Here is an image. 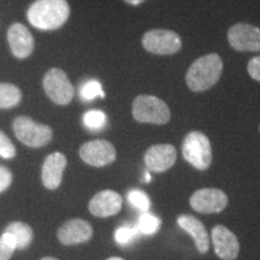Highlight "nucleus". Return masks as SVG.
I'll return each mask as SVG.
<instances>
[{
    "instance_id": "obj_7",
    "label": "nucleus",
    "mask_w": 260,
    "mask_h": 260,
    "mask_svg": "<svg viewBox=\"0 0 260 260\" xmlns=\"http://www.w3.org/2000/svg\"><path fill=\"white\" fill-rule=\"evenodd\" d=\"M45 93L57 105H68L75 95V88L71 81L59 68H52L45 74L42 80Z\"/></svg>"
},
{
    "instance_id": "obj_12",
    "label": "nucleus",
    "mask_w": 260,
    "mask_h": 260,
    "mask_svg": "<svg viewBox=\"0 0 260 260\" xmlns=\"http://www.w3.org/2000/svg\"><path fill=\"white\" fill-rule=\"evenodd\" d=\"M177 159L176 148L170 144L151 146L146 151L144 160L146 168L152 172H164L174 167Z\"/></svg>"
},
{
    "instance_id": "obj_25",
    "label": "nucleus",
    "mask_w": 260,
    "mask_h": 260,
    "mask_svg": "<svg viewBox=\"0 0 260 260\" xmlns=\"http://www.w3.org/2000/svg\"><path fill=\"white\" fill-rule=\"evenodd\" d=\"M16 251V245L8 234H3L0 236V260H10L14 252Z\"/></svg>"
},
{
    "instance_id": "obj_10",
    "label": "nucleus",
    "mask_w": 260,
    "mask_h": 260,
    "mask_svg": "<svg viewBox=\"0 0 260 260\" xmlns=\"http://www.w3.org/2000/svg\"><path fill=\"white\" fill-rule=\"evenodd\" d=\"M191 209L200 213H219L228 205V197L217 188H203L190 197Z\"/></svg>"
},
{
    "instance_id": "obj_13",
    "label": "nucleus",
    "mask_w": 260,
    "mask_h": 260,
    "mask_svg": "<svg viewBox=\"0 0 260 260\" xmlns=\"http://www.w3.org/2000/svg\"><path fill=\"white\" fill-rule=\"evenodd\" d=\"M212 243L216 254L223 260H235L240 252V243L235 234L226 226L217 225L212 229Z\"/></svg>"
},
{
    "instance_id": "obj_23",
    "label": "nucleus",
    "mask_w": 260,
    "mask_h": 260,
    "mask_svg": "<svg viewBox=\"0 0 260 260\" xmlns=\"http://www.w3.org/2000/svg\"><path fill=\"white\" fill-rule=\"evenodd\" d=\"M128 201L133 207L141 212H147L151 207V199L144 190L132 189L128 193Z\"/></svg>"
},
{
    "instance_id": "obj_9",
    "label": "nucleus",
    "mask_w": 260,
    "mask_h": 260,
    "mask_svg": "<svg viewBox=\"0 0 260 260\" xmlns=\"http://www.w3.org/2000/svg\"><path fill=\"white\" fill-rule=\"evenodd\" d=\"M116 148L106 140H93L82 145L80 157L86 164L95 168L106 167L116 160Z\"/></svg>"
},
{
    "instance_id": "obj_18",
    "label": "nucleus",
    "mask_w": 260,
    "mask_h": 260,
    "mask_svg": "<svg viewBox=\"0 0 260 260\" xmlns=\"http://www.w3.org/2000/svg\"><path fill=\"white\" fill-rule=\"evenodd\" d=\"M5 234L11 237L15 242L16 249H24L30 245L32 240V230L28 224L22 222H14L6 226Z\"/></svg>"
},
{
    "instance_id": "obj_31",
    "label": "nucleus",
    "mask_w": 260,
    "mask_h": 260,
    "mask_svg": "<svg viewBox=\"0 0 260 260\" xmlns=\"http://www.w3.org/2000/svg\"><path fill=\"white\" fill-rule=\"evenodd\" d=\"M106 260H124V259L118 258V256H112V258H109V259H106Z\"/></svg>"
},
{
    "instance_id": "obj_3",
    "label": "nucleus",
    "mask_w": 260,
    "mask_h": 260,
    "mask_svg": "<svg viewBox=\"0 0 260 260\" xmlns=\"http://www.w3.org/2000/svg\"><path fill=\"white\" fill-rule=\"evenodd\" d=\"M133 117L140 123L162 125L171 119L167 103L154 95H138L133 102Z\"/></svg>"
},
{
    "instance_id": "obj_30",
    "label": "nucleus",
    "mask_w": 260,
    "mask_h": 260,
    "mask_svg": "<svg viewBox=\"0 0 260 260\" xmlns=\"http://www.w3.org/2000/svg\"><path fill=\"white\" fill-rule=\"evenodd\" d=\"M151 180H152V178H151V175H149V172H146V174H145V181L149 182Z\"/></svg>"
},
{
    "instance_id": "obj_19",
    "label": "nucleus",
    "mask_w": 260,
    "mask_h": 260,
    "mask_svg": "<svg viewBox=\"0 0 260 260\" xmlns=\"http://www.w3.org/2000/svg\"><path fill=\"white\" fill-rule=\"evenodd\" d=\"M22 100V92L12 83H0V109H12Z\"/></svg>"
},
{
    "instance_id": "obj_28",
    "label": "nucleus",
    "mask_w": 260,
    "mask_h": 260,
    "mask_svg": "<svg viewBox=\"0 0 260 260\" xmlns=\"http://www.w3.org/2000/svg\"><path fill=\"white\" fill-rule=\"evenodd\" d=\"M247 71L253 80L260 82V56L253 57L247 64Z\"/></svg>"
},
{
    "instance_id": "obj_27",
    "label": "nucleus",
    "mask_w": 260,
    "mask_h": 260,
    "mask_svg": "<svg viewBox=\"0 0 260 260\" xmlns=\"http://www.w3.org/2000/svg\"><path fill=\"white\" fill-rule=\"evenodd\" d=\"M12 174L4 165H0V193L5 191L11 186Z\"/></svg>"
},
{
    "instance_id": "obj_20",
    "label": "nucleus",
    "mask_w": 260,
    "mask_h": 260,
    "mask_svg": "<svg viewBox=\"0 0 260 260\" xmlns=\"http://www.w3.org/2000/svg\"><path fill=\"white\" fill-rule=\"evenodd\" d=\"M161 220L154 214L147 212H142L141 216L139 217V222L136 224L140 234L144 235H154L160 229Z\"/></svg>"
},
{
    "instance_id": "obj_29",
    "label": "nucleus",
    "mask_w": 260,
    "mask_h": 260,
    "mask_svg": "<svg viewBox=\"0 0 260 260\" xmlns=\"http://www.w3.org/2000/svg\"><path fill=\"white\" fill-rule=\"evenodd\" d=\"M123 2H125L126 4L132 6H138V5H141L142 3H145L146 0H123Z\"/></svg>"
},
{
    "instance_id": "obj_6",
    "label": "nucleus",
    "mask_w": 260,
    "mask_h": 260,
    "mask_svg": "<svg viewBox=\"0 0 260 260\" xmlns=\"http://www.w3.org/2000/svg\"><path fill=\"white\" fill-rule=\"evenodd\" d=\"M141 44L146 51L158 56H172L182 48L181 37L170 29H152L146 31Z\"/></svg>"
},
{
    "instance_id": "obj_16",
    "label": "nucleus",
    "mask_w": 260,
    "mask_h": 260,
    "mask_svg": "<svg viewBox=\"0 0 260 260\" xmlns=\"http://www.w3.org/2000/svg\"><path fill=\"white\" fill-rule=\"evenodd\" d=\"M67 157L60 152H53L45 159L41 170L44 186L48 189H57L63 180V174L67 168Z\"/></svg>"
},
{
    "instance_id": "obj_8",
    "label": "nucleus",
    "mask_w": 260,
    "mask_h": 260,
    "mask_svg": "<svg viewBox=\"0 0 260 260\" xmlns=\"http://www.w3.org/2000/svg\"><path fill=\"white\" fill-rule=\"evenodd\" d=\"M228 41L239 52H260V28L248 23H236L228 30Z\"/></svg>"
},
{
    "instance_id": "obj_22",
    "label": "nucleus",
    "mask_w": 260,
    "mask_h": 260,
    "mask_svg": "<svg viewBox=\"0 0 260 260\" xmlns=\"http://www.w3.org/2000/svg\"><path fill=\"white\" fill-rule=\"evenodd\" d=\"M104 90L102 88V84L96 80H88L86 81L80 88V98L83 102H92L96 96L104 98Z\"/></svg>"
},
{
    "instance_id": "obj_11",
    "label": "nucleus",
    "mask_w": 260,
    "mask_h": 260,
    "mask_svg": "<svg viewBox=\"0 0 260 260\" xmlns=\"http://www.w3.org/2000/svg\"><path fill=\"white\" fill-rule=\"evenodd\" d=\"M6 39H8L11 53L17 59H27L34 52V37L24 24L14 23L10 25Z\"/></svg>"
},
{
    "instance_id": "obj_1",
    "label": "nucleus",
    "mask_w": 260,
    "mask_h": 260,
    "mask_svg": "<svg viewBox=\"0 0 260 260\" xmlns=\"http://www.w3.org/2000/svg\"><path fill=\"white\" fill-rule=\"evenodd\" d=\"M70 17L68 0H35L27 10V19L39 30H57Z\"/></svg>"
},
{
    "instance_id": "obj_33",
    "label": "nucleus",
    "mask_w": 260,
    "mask_h": 260,
    "mask_svg": "<svg viewBox=\"0 0 260 260\" xmlns=\"http://www.w3.org/2000/svg\"><path fill=\"white\" fill-rule=\"evenodd\" d=\"M259 129H260V126H259Z\"/></svg>"
},
{
    "instance_id": "obj_32",
    "label": "nucleus",
    "mask_w": 260,
    "mask_h": 260,
    "mask_svg": "<svg viewBox=\"0 0 260 260\" xmlns=\"http://www.w3.org/2000/svg\"><path fill=\"white\" fill-rule=\"evenodd\" d=\"M41 260H58V259H54V258H51V256H47V258H44Z\"/></svg>"
},
{
    "instance_id": "obj_2",
    "label": "nucleus",
    "mask_w": 260,
    "mask_h": 260,
    "mask_svg": "<svg viewBox=\"0 0 260 260\" xmlns=\"http://www.w3.org/2000/svg\"><path fill=\"white\" fill-rule=\"evenodd\" d=\"M223 73V60L219 54L210 53L193 61L186 74V82L193 92L200 93L212 88Z\"/></svg>"
},
{
    "instance_id": "obj_14",
    "label": "nucleus",
    "mask_w": 260,
    "mask_h": 260,
    "mask_svg": "<svg viewBox=\"0 0 260 260\" xmlns=\"http://www.w3.org/2000/svg\"><path fill=\"white\" fill-rule=\"evenodd\" d=\"M57 235L63 245H79L92 239L93 228L83 219H71L59 228Z\"/></svg>"
},
{
    "instance_id": "obj_24",
    "label": "nucleus",
    "mask_w": 260,
    "mask_h": 260,
    "mask_svg": "<svg viewBox=\"0 0 260 260\" xmlns=\"http://www.w3.org/2000/svg\"><path fill=\"white\" fill-rule=\"evenodd\" d=\"M140 235L138 228L130 226V225H123L116 230L115 233V240L118 245L121 246H128Z\"/></svg>"
},
{
    "instance_id": "obj_4",
    "label": "nucleus",
    "mask_w": 260,
    "mask_h": 260,
    "mask_svg": "<svg viewBox=\"0 0 260 260\" xmlns=\"http://www.w3.org/2000/svg\"><path fill=\"white\" fill-rule=\"evenodd\" d=\"M182 154L191 167L207 170L212 161V147L209 138L201 132L188 133L182 144Z\"/></svg>"
},
{
    "instance_id": "obj_15",
    "label": "nucleus",
    "mask_w": 260,
    "mask_h": 260,
    "mask_svg": "<svg viewBox=\"0 0 260 260\" xmlns=\"http://www.w3.org/2000/svg\"><path fill=\"white\" fill-rule=\"evenodd\" d=\"M122 197L113 190H103L95 194L88 205L90 213L100 218L115 216L122 210Z\"/></svg>"
},
{
    "instance_id": "obj_21",
    "label": "nucleus",
    "mask_w": 260,
    "mask_h": 260,
    "mask_svg": "<svg viewBox=\"0 0 260 260\" xmlns=\"http://www.w3.org/2000/svg\"><path fill=\"white\" fill-rule=\"evenodd\" d=\"M82 122L86 129L90 130V132H99L106 125L107 117L100 110H90V111L84 113Z\"/></svg>"
},
{
    "instance_id": "obj_5",
    "label": "nucleus",
    "mask_w": 260,
    "mask_h": 260,
    "mask_svg": "<svg viewBox=\"0 0 260 260\" xmlns=\"http://www.w3.org/2000/svg\"><path fill=\"white\" fill-rule=\"evenodd\" d=\"M14 132L22 144L31 148L44 147L53 138L51 126L34 122L27 116H19L15 119Z\"/></svg>"
},
{
    "instance_id": "obj_17",
    "label": "nucleus",
    "mask_w": 260,
    "mask_h": 260,
    "mask_svg": "<svg viewBox=\"0 0 260 260\" xmlns=\"http://www.w3.org/2000/svg\"><path fill=\"white\" fill-rule=\"evenodd\" d=\"M177 224L184 232L193 237L198 251L201 254L209 252L210 236L203 222H200L199 219L195 218L194 216H190V214H181L177 218Z\"/></svg>"
},
{
    "instance_id": "obj_26",
    "label": "nucleus",
    "mask_w": 260,
    "mask_h": 260,
    "mask_svg": "<svg viewBox=\"0 0 260 260\" xmlns=\"http://www.w3.org/2000/svg\"><path fill=\"white\" fill-rule=\"evenodd\" d=\"M16 155V147L4 132L0 130V157L4 159H12Z\"/></svg>"
}]
</instances>
